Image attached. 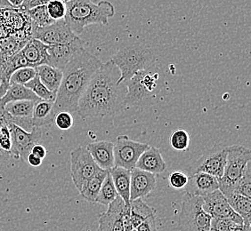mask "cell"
<instances>
[{
	"label": "cell",
	"mask_w": 251,
	"mask_h": 231,
	"mask_svg": "<svg viewBox=\"0 0 251 231\" xmlns=\"http://www.w3.org/2000/svg\"><path fill=\"white\" fill-rule=\"evenodd\" d=\"M120 71L111 61L94 75L78 101L77 112L82 118L113 116L124 110L126 88L119 85Z\"/></svg>",
	"instance_id": "cell-1"
},
{
	"label": "cell",
	"mask_w": 251,
	"mask_h": 231,
	"mask_svg": "<svg viewBox=\"0 0 251 231\" xmlns=\"http://www.w3.org/2000/svg\"><path fill=\"white\" fill-rule=\"evenodd\" d=\"M103 63L84 48L63 69V79L53 101L55 114L61 111L76 112L79 99L90 80Z\"/></svg>",
	"instance_id": "cell-2"
},
{
	"label": "cell",
	"mask_w": 251,
	"mask_h": 231,
	"mask_svg": "<svg viewBox=\"0 0 251 231\" xmlns=\"http://www.w3.org/2000/svg\"><path fill=\"white\" fill-rule=\"evenodd\" d=\"M66 4L64 21L73 33L78 36L90 25H108L109 18L115 15V7L111 2L101 0H69Z\"/></svg>",
	"instance_id": "cell-3"
},
{
	"label": "cell",
	"mask_w": 251,
	"mask_h": 231,
	"mask_svg": "<svg viewBox=\"0 0 251 231\" xmlns=\"http://www.w3.org/2000/svg\"><path fill=\"white\" fill-rule=\"evenodd\" d=\"M126 88L124 109L144 107L159 94L165 86L163 68L158 62L145 70L136 73L124 83Z\"/></svg>",
	"instance_id": "cell-4"
},
{
	"label": "cell",
	"mask_w": 251,
	"mask_h": 231,
	"mask_svg": "<svg viewBox=\"0 0 251 231\" xmlns=\"http://www.w3.org/2000/svg\"><path fill=\"white\" fill-rule=\"evenodd\" d=\"M111 62L120 71L118 84L121 85L136 73L150 68L157 61L149 46L142 44H131L122 46L111 58Z\"/></svg>",
	"instance_id": "cell-5"
},
{
	"label": "cell",
	"mask_w": 251,
	"mask_h": 231,
	"mask_svg": "<svg viewBox=\"0 0 251 231\" xmlns=\"http://www.w3.org/2000/svg\"><path fill=\"white\" fill-rule=\"evenodd\" d=\"M226 164L222 177L218 179V189L227 198L233 194L247 164L251 162V152L242 145L226 146Z\"/></svg>",
	"instance_id": "cell-6"
},
{
	"label": "cell",
	"mask_w": 251,
	"mask_h": 231,
	"mask_svg": "<svg viewBox=\"0 0 251 231\" xmlns=\"http://www.w3.org/2000/svg\"><path fill=\"white\" fill-rule=\"evenodd\" d=\"M202 198L185 195L179 213V231H210L212 217L204 211Z\"/></svg>",
	"instance_id": "cell-7"
},
{
	"label": "cell",
	"mask_w": 251,
	"mask_h": 231,
	"mask_svg": "<svg viewBox=\"0 0 251 231\" xmlns=\"http://www.w3.org/2000/svg\"><path fill=\"white\" fill-rule=\"evenodd\" d=\"M150 147L147 143L131 140L127 135H119L113 147L114 166L132 170L141 155Z\"/></svg>",
	"instance_id": "cell-8"
},
{
	"label": "cell",
	"mask_w": 251,
	"mask_h": 231,
	"mask_svg": "<svg viewBox=\"0 0 251 231\" xmlns=\"http://www.w3.org/2000/svg\"><path fill=\"white\" fill-rule=\"evenodd\" d=\"M86 147L79 146L71 152V175L78 191L84 183L100 170Z\"/></svg>",
	"instance_id": "cell-9"
},
{
	"label": "cell",
	"mask_w": 251,
	"mask_h": 231,
	"mask_svg": "<svg viewBox=\"0 0 251 231\" xmlns=\"http://www.w3.org/2000/svg\"><path fill=\"white\" fill-rule=\"evenodd\" d=\"M226 157V146H215L189 166L187 175L205 173L216 178H221L225 172Z\"/></svg>",
	"instance_id": "cell-10"
},
{
	"label": "cell",
	"mask_w": 251,
	"mask_h": 231,
	"mask_svg": "<svg viewBox=\"0 0 251 231\" xmlns=\"http://www.w3.org/2000/svg\"><path fill=\"white\" fill-rule=\"evenodd\" d=\"M7 126L12 141L11 157L21 159L26 162L32 147L41 139L42 131L40 128H34L31 132H27L13 123H8Z\"/></svg>",
	"instance_id": "cell-11"
},
{
	"label": "cell",
	"mask_w": 251,
	"mask_h": 231,
	"mask_svg": "<svg viewBox=\"0 0 251 231\" xmlns=\"http://www.w3.org/2000/svg\"><path fill=\"white\" fill-rule=\"evenodd\" d=\"M32 39H36L48 46L73 43L79 39L73 33L64 19L56 21L44 28L32 27Z\"/></svg>",
	"instance_id": "cell-12"
},
{
	"label": "cell",
	"mask_w": 251,
	"mask_h": 231,
	"mask_svg": "<svg viewBox=\"0 0 251 231\" xmlns=\"http://www.w3.org/2000/svg\"><path fill=\"white\" fill-rule=\"evenodd\" d=\"M204 211L212 218H229L238 225L243 224L242 217L233 211L226 197L219 189L202 198Z\"/></svg>",
	"instance_id": "cell-13"
},
{
	"label": "cell",
	"mask_w": 251,
	"mask_h": 231,
	"mask_svg": "<svg viewBox=\"0 0 251 231\" xmlns=\"http://www.w3.org/2000/svg\"><path fill=\"white\" fill-rule=\"evenodd\" d=\"M84 48V43L80 39L73 43L48 46V65L63 70L69 62Z\"/></svg>",
	"instance_id": "cell-14"
},
{
	"label": "cell",
	"mask_w": 251,
	"mask_h": 231,
	"mask_svg": "<svg viewBox=\"0 0 251 231\" xmlns=\"http://www.w3.org/2000/svg\"><path fill=\"white\" fill-rule=\"evenodd\" d=\"M126 207L125 202L118 196L116 199L108 206L106 212L100 214L98 231H124L122 214Z\"/></svg>",
	"instance_id": "cell-15"
},
{
	"label": "cell",
	"mask_w": 251,
	"mask_h": 231,
	"mask_svg": "<svg viewBox=\"0 0 251 231\" xmlns=\"http://www.w3.org/2000/svg\"><path fill=\"white\" fill-rule=\"evenodd\" d=\"M156 187V175L140 169L131 170L130 201L147 197Z\"/></svg>",
	"instance_id": "cell-16"
},
{
	"label": "cell",
	"mask_w": 251,
	"mask_h": 231,
	"mask_svg": "<svg viewBox=\"0 0 251 231\" xmlns=\"http://www.w3.org/2000/svg\"><path fill=\"white\" fill-rule=\"evenodd\" d=\"M185 192L189 196L205 197L218 189V179L205 173H196L189 175L185 185Z\"/></svg>",
	"instance_id": "cell-17"
},
{
	"label": "cell",
	"mask_w": 251,
	"mask_h": 231,
	"mask_svg": "<svg viewBox=\"0 0 251 231\" xmlns=\"http://www.w3.org/2000/svg\"><path fill=\"white\" fill-rule=\"evenodd\" d=\"M114 143L108 140L95 141L87 145L86 149L91 155L95 163L101 169L110 171L114 167Z\"/></svg>",
	"instance_id": "cell-18"
},
{
	"label": "cell",
	"mask_w": 251,
	"mask_h": 231,
	"mask_svg": "<svg viewBox=\"0 0 251 231\" xmlns=\"http://www.w3.org/2000/svg\"><path fill=\"white\" fill-rule=\"evenodd\" d=\"M135 167L156 175L163 173L167 168V164L162 158L160 150L153 146H150L141 155L135 164Z\"/></svg>",
	"instance_id": "cell-19"
},
{
	"label": "cell",
	"mask_w": 251,
	"mask_h": 231,
	"mask_svg": "<svg viewBox=\"0 0 251 231\" xmlns=\"http://www.w3.org/2000/svg\"><path fill=\"white\" fill-rule=\"evenodd\" d=\"M21 52L30 67L48 64V45H45L38 39L28 40Z\"/></svg>",
	"instance_id": "cell-20"
},
{
	"label": "cell",
	"mask_w": 251,
	"mask_h": 231,
	"mask_svg": "<svg viewBox=\"0 0 251 231\" xmlns=\"http://www.w3.org/2000/svg\"><path fill=\"white\" fill-rule=\"evenodd\" d=\"M109 173L113 181L118 196L121 197L126 207H130V170L114 166Z\"/></svg>",
	"instance_id": "cell-21"
},
{
	"label": "cell",
	"mask_w": 251,
	"mask_h": 231,
	"mask_svg": "<svg viewBox=\"0 0 251 231\" xmlns=\"http://www.w3.org/2000/svg\"><path fill=\"white\" fill-rule=\"evenodd\" d=\"M53 101L39 100L36 102L32 112V125L36 128L50 126L54 121Z\"/></svg>",
	"instance_id": "cell-22"
},
{
	"label": "cell",
	"mask_w": 251,
	"mask_h": 231,
	"mask_svg": "<svg viewBox=\"0 0 251 231\" xmlns=\"http://www.w3.org/2000/svg\"><path fill=\"white\" fill-rule=\"evenodd\" d=\"M37 75L44 86L53 93H57L59 87L63 79V70L57 68L52 67L48 64L39 65L36 67Z\"/></svg>",
	"instance_id": "cell-23"
},
{
	"label": "cell",
	"mask_w": 251,
	"mask_h": 231,
	"mask_svg": "<svg viewBox=\"0 0 251 231\" xmlns=\"http://www.w3.org/2000/svg\"><path fill=\"white\" fill-rule=\"evenodd\" d=\"M39 101V98L36 96L32 92L23 85H10L5 94L0 98V111H3L6 104L14 101Z\"/></svg>",
	"instance_id": "cell-24"
},
{
	"label": "cell",
	"mask_w": 251,
	"mask_h": 231,
	"mask_svg": "<svg viewBox=\"0 0 251 231\" xmlns=\"http://www.w3.org/2000/svg\"><path fill=\"white\" fill-rule=\"evenodd\" d=\"M108 173L109 171L100 169L94 176L87 180L79 191L82 198H85L89 203H95Z\"/></svg>",
	"instance_id": "cell-25"
},
{
	"label": "cell",
	"mask_w": 251,
	"mask_h": 231,
	"mask_svg": "<svg viewBox=\"0 0 251 231\" xmlns=\"http://www.w3.org/2000/svg\"><path fill=\"white\" fill-rule=\"evenodd\" d=\"M154 208L148 206L142 198L131 200L130 219L134 229H136L149 217L154 215Z\"/></svg>",
	"instance_id": "cell-26"
},
{
	"label": "cell",
	"mask_w": 251,
	"mask_h": 231,
	"mask_svg": "<svg viewBox=\"0 0 251 231\" xmlns=\"http://www.w3.org/2000/svg\"><path fill=\"white\" fill-rule=\"evenodd\" d=\"M229 205L233 211L242 217L243 224L251 226V198L243 197L241 195L233 194L227 198Z\"/></svg>",
	"instance_id": "cell-27"
},
{
	"label": "cell",
	"mask_w": 251,
	"mask_h": 231,
	"mask_svg": "<svg viewBox=\"0 0 251 231\" xmlns=\"http://www.w3.org/2000/svg\"><path fill=\"white\" fill-rule=\"evenodd\" d=\"M25 13L33 28H44L54 23V21L50 18L46 5L27 10Z\"/></svg>",
	"instance_id": "cell-28"
},
{
	"label": "cell",
	"mask_w": 251,
	"mask_h": 231,
	"mask_svg": "<svg viewBox=\"0 0 251 231\" xmlns=\"http://www.w3.org/2000/svg\"><path fill=\"white\" fill-rule=\"evenodd\" d=\"M117 197H118V193H117L116 188L114 187L111 174L108 173L102 183L100 191L98 193V196L95 203L108 207L111 202H113L116 199Z\"/></svg>",
	"instance_id": "cell-29"
},
{
	"label": "cell",
	"mask_w": 251,
	"mask_h": 231,
	"mask_svg": "<svg viewBox=\"0 0 251 231\" xmlns=\"http://www.w3.org/2000/svg\"><path fill=\"white\" fill-rule=\"evenodd\" d=\"M25 87L33 92L36 96L43 101H54L56 94L52 92L49 91L47 87H45L43 83L40 81L38 75L34 77L32 80L25 85Z\"/></svg>",
	"instance_id": "cell-30"
},
{
	"label": "cell",
	"mask_w": 251,
	"mask_h": 231,
	"mask_svg": "<svg viewBox=\"0 0 251 231\" xmlns=\"http://www.w3.org/2000/svg\"><path fill=\"white\" fill-rule=\"evenodd\" d=\"M37 76V69L35 67L20 68L12 74L10 77V85H23L32 80Z\"/></svg>",
	"instance_id": "cell-31"
},
{
	"label": "cell",
	"mask_w": 251,
	"mask_h": 231,
	"mask_svg": "<svg viewBox=\"0 0 251 231\" xmlns=\"http://www.w3.org/2000/svg\"><path fill=\"white\" fill-rule=\"evenodd\" d=\"M233 194L241 195L246 198H251V164H247L246 168L241 180L237 183ZM232 194V195H233Z\"/></svg>",
	"instance_id": "cell-32"
},
{
	"label": "cell",
	"mask_w": 251,
	"mask_h": 231,
	"mask_svg": "<svg viewBox=\"0 0 251 231\" xmlns=\"http://www.w3.org/2000/svg\"><path fill=\"white\" fill-rule=\"evenodd\" d=\"M170 145L178 151H185L189 148L190 136L187 131L183 129L175 130L170 136Z\"/></svg>",
	"instance_id": "cell-33"
},
{
	"label": "cell",
	"mask_w": 251,
	"mask_h": 231,
	"mask_svg": "<svg viewBox=\"0 0 251 231\" xmlns=\"http://www.w3.org/2000/svg\"><path fill=\"white\" fill-rule=\"evenodd\" d=\"M46 5L51 19H53L54 22L64 19L66 15V4L64 2L53 0Z\"/></svg>",
	"instance_id": "cell-34"
},
{
	"label": "cell",
	"mask_w": 251,
	"mask_h": 231,
	"mask_svg": "<svg viewBox=\"0 0 251 231\" xmlns=\"http://www.w3.org/2000/svg\"><path fill=\"white\" fill-rule=\"evenodd\" d=\"M53 123L60 130L67 131L73 127L74 119L72 113L67 111H61L55 115Z\"/></svg>",
	"instance_id": "cell-35"
},
{
	"label": "cell",
	"mask_w": 251,
	"mask_h": 231,
	"mask_svg": "<svg viewBox=\"0 0 251 231\" xmlns=\"http://www.w3.org/2000/svg\"><path fill=\"white\" fill-rule=\"evenodd\" d=\"M238 225L229 218H212L210 222V231H232Z\"/></svg>",
	"instance_id": "cell-36"
},
{
	"label": "cell",
	"mask_w": 251,
	"mask_h": 231,
	"mask_svg": "<svg viewBox=\"0 0 251 231\" xmlns=\"http://www.w3.org/2000/svg\"><path fill=\"white\" fill-rule=\"evenodd\" d=\"M169 184L175 189L184 188L188 182V175L181 171H175L169 175Z\"/></svg>",
	"instance_id": "cell-37"
},
{
	"label": "cell",
	"mask_w": 251,
	"mask_h": 231,
	"mask_svg": "<svg viewBox=\"0 0 251 231\" xmlns=\"http://www.w3.org/2000/svg\"><path fill=\"white\" fill-rule=\"evenodd\" d=\"M0 149H2L4 152L11 156L12 141H11L9 128L7 125H4L0 129Z\"/></svg>",
	"instance_id": "cell-38"
},
{
	"label": "cell",
	"mask_w": 251,
	"mask_h": 231,
	"mask_svg": "<svg viewBox=\"0 0 251 231\" xmlns=\"http://www.w3.org/2000/svg\"><path fill=\"white\" fill-rule=\"evenodd\" d=\"M51 1L53 0H25L19 9L23 12H25L27 10L32 9L34 7H37L39 5H47ZM59 1H63L64 3H66L69 0H59Z\"/></svg>",
	"instance_id": "cell-39"
},
{
	"label": "cell",
	"mask_w": 251,
	"mask_h": 231,
	"mask_svg": "<svg viewBox=\"0 0 251 231\" xmlns=\"http://www.w3.org/2000/svg\"><path fill=\"white\" fill-rule=\"evenodd\" d=\"M135 230L136 231H158L154 215H151L148 219H146Z\"/></svg>",
	"instance_id": "cell-40"
},
{
	"label": "cell",
	"mask_w": 251,
	"mask_h": 231,
	"mask_svg": "<svg viewBox=\"0 0 251 231\" xmlns=\"http://www.w3.org/2000/svg\"><path fill=\"white\" fill-rule=\"evenodd\" d=\"M30 153H32L35 156L39 157V159H44L46 158L48 151H47V149L44 147L43 145L37 143V144L34 145L33 147H32Z\"/></svg>",
	"instance_id": "cell-41"
},
{
	"label": "cell",
	"mask_w": 251,
	"mask_h": 231,
	"mask_svg": "<svg viewBox=\"0 0 251 231\" xmlns=\"http://www.w3.org/2000/svg\"><path fill=\"white\" fill-rule=\"evenodd\" d=\"M42 161H43V159H39V157L35 156L32 153H29L28 157H27V159H26V162L33 167L40 166L42 164Z\"/></svg>",
	"instance_id": "cell-42"
},
{
	"label": "cell",
	"mask_w": 251,
	"mask_h": 231,
	"mask_svg": "<svg viewBox=\"0 0 251 231\" xmlns=\"http://www.w3.org/2000/svg\"><path fill=\"white\" fill-rule=\"evenodd\" d=\"M15 9H19L25 0H7Z\"/></svg>",
	"instance_id": "cell-43"
},
{
	"label": "cell",
	"mask_w": 251,
	"mask_h": 231,
	"mask_svg": "<svg viewBox=\"0 0 251 231\" xmlns=\"http://www.w3.org/2000/svg\"><path fill=\"white\" fill-rule=\"evenodd\" d=\"M232 231H251V226H248V225H245V224L236 225Z\"/></svg>",
	"instance_id": "cell-44"
},
{
	"label": "cell",
	"mask_w": 251,
	"mask_h": 231,
	"mask_svg": "<svg viewBox=\"0 0 251 231\" xmlns=\"http://www.w3.org/2000/svg\"><path fill=\"white\" fill-rule=\"evenodd\" d=\"M5 8H14L7 0H0V9H5Z\"/></svg>",
	"instance_id": "cell-45"
},
{
	"label": "cell",
	"mask_w": 251,
	"mask_h": 231,
	"mask_svg": "<svg viewBox=\"0 0 251 231\" xmlns=\"http://www.w3.org/2000/svg\"><path fill=\"white\" fill-rule=\"evenodd\" d=\"M9 157H11L9 154L5 153V152H4L2 149H0V164L4 163L5 160H7V159H8Z\"/></svg>",
	"instance_id": "cell-46"
},
{
	"label": "cell",
	"mask_w": 251,
	"mask_h": 231,
	"mask_svg": "<svg viewBox=\"0 0 251 231\" xmlns=\"http://www.w3.org/2000/svg\"><path fill=\"white\" fill-rule=\"evenodd\" d=\"M131 231H136V230H135V229H133Z\"/></svg>",
	"instance_id": "cell-47"
},
{
	"label": "cell",
	"mask_w": 251,
	"mask_h": 231,
	"mask_svg": "<svg viewBox=\"0 0 251 231\" xmlns=\"http://www.w3.org/2000/svg\"></svg>",
	"instance_id": "cell-48"
}]
</instances>
